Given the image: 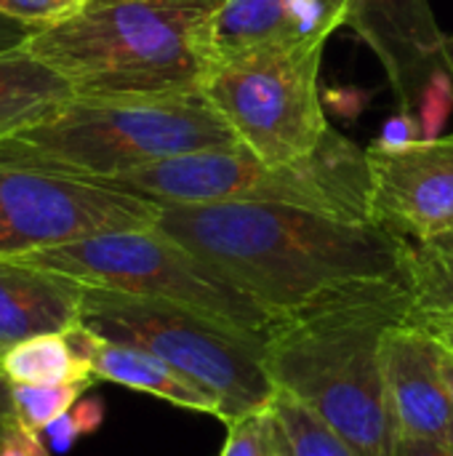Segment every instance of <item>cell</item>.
Instances as JSON below:
<instances>
[{
  "mask_svg": "<svg viewBox=\"0 0 453 456\" xmlns=\"http://www.w3.org/2000/svg\"><path fill=\"white\" fill-rule=\"evenodd\" d=\"M155 227L211 262L270 318L339 286L403 273V238L294 206L166 203Z\"/></svg>",
  "mask_w": 453,
  "mask_h": 456,
  "instance_id": "obj_1",
  "label": "cell"
},
{
  "mask_svg": "<svg viewBox=\"0 0 453 456\" xmlns=\"http://www.w3.org/2000/svg\"><path fill=\"white\" fill-rule=\"evenodd\" d=\"M403 273L339 286L304 307L272 318L262 361L275 390L323 417L358 456H384L382 347L390 329L411 321Z\"/></svg>",
  "mask_w": 453,
  "mask_h": 456,
  "instance_id": "obj_2",
  "label": "cell"
},
{
  "mask_svg": "<svg viewBox=\"0 0 453 456\" xmlns=\"http://www.w3.org/2000/svg\"><path fill=\"white\" fill-rule=\"evenodd\" d=\"M235 147L238 136L200 88L168 96H72L3 136L0 166L107 182L168 158Z\"/></svg>",
  "mask_w": 453,
  "mask_h": 456,
  "instance_id": "obj_3",
  "label": "cell"
},
{
  "mask_svg": "<svg viewBox=\"0 0 453 456\" xmlns=\"http://www.w3.org/2000/svg\"><path fill=\"white\" fill-rule=\"evenodd\" d=\"M222 0H91L69 21L24 43L75 96H168L198 91V32Z\"/></svg>",
  "mask_w": 453,
  "mask_h": 456,
  "instance_id": "obj_4",
  "label": "cell"
},
{
  "mask_svg": "<svg viewBox=\"0 0 453 456\" xmlns=\"http://www.w3.org/2000/svg\"><path fill=\"white\" fill-rule=\"evenodd\" d=\"M96 184L133 192L160 206L270 203L347 222H371V171L366 150L334 128H328L312 155L291 163H267L246 147L203 150Z\"/></svg>",
  "mask_w": 453,
  "mask_h": 456,
  "instance_id": "obj_5",
  "label": "cell"
},
{
  "mask_svg": "<svg viewBox=\"0 0 453 456\" xmlns=\"http://www.w3.org/2000/svg\"><path fill=\"white\" fill-rule=\"evenodd\" d=\"M80 323L104 339L144 347L166 361L222 406L219 419L224 425L267 409L275 395L262 361L264 334L243 331L168 302L88 286Z\"/></svg>",
  "mask_w": 453,
  "mask_h": 456,
  "instance_id": "obj_6",
  "label": "cell"
},
{
  "mask_svg": "<svg viewBox=\"0 0 453 456\" xmlns=\"http://www.w3.org/2000/svg\"><path fill=\"white\" fill-rule=\"evenodd\" d=\"M21 259L69 275L88 289L168 302L243 331L267 334L272 323L243 289L158 227L101 232Z\"/></svg>",
  "mask_w": 453,
  "mask_h": 456,
  "instance_id": "obj_7",
  "label": "cell"
},
{
  "mask_svg": "<svg viewBox=\"0 0 453 456\" xmlns=\"http://www.w3.org/2000/svg\"><path fill=\"white\" fill-rule=\"evenodd\" d=\"M334 32L291 37L208 69L203 96L232 128L240 147L267 163L312 155L328 134L320 96L326 43Z\"/></svg>",
  "mask_w": 453,
  "mask_h": 456,
  "instance_id": "obj_8",
  "label": "cell"
},
{
  "mask_svg": "<svg viewBox=\"0 0 453 456\" xmlns=\"http://www.w3.org/2000/svg\"><path fill=\"white\" fill-rule=\"evenodd\" d=\"M160 203L61 174L0 166V256L155 227Z\"/></svg>",
  "mask_w": 453,
  "mask_h": 456,
  "instance_id": "obj_9",
  "label": "cell"
},
{
  "mask_svg": "<svg viewBox=\"0 0 453 456\" xmlns=\"http://www.w3.org/2000/svg\"><path fill=\"white\" fill-rule=\"evenodd\" d=\"M366 158L371 224L414 243L453 232V134L400 150L371 144Z\"/></svg>",
  "mask_w": 453,
  "mask_h": 456,
  "instance_id": "obj_10",
  "label": "cell"
},
{
  "mask_svg": "<svg viewBox=\"0 0 453 456\" xmlns=\"http://www.w3.org/2000/svg\"><path fill=\"white\" fill-rule=\"evenodd\" d=\"M344 27L376 53L409 112L435 75H453V40L430 0H344Z\"/></svg>",
  "mask_w": 453,
  "mask_h": 456,
  "instance_id": "obj_11",
  "label": "cell"
},
{
  "mask_svg": "<svg viewBox=\"0 0 453 456\" xmlns=\"http://www.w3.org/2000/svg\"><path fill=\"white\" fill-rule=\"evenodd\" d=\"M384 411L390 436L425 438L453 449V398L443 377V347L406 321L387 331L382 347Z\"/></svg>",
  "mask_w": 453,
  "mask_h": 456,
  "instance_id": "obj_12",
  "label": "cell"
},
{
  "mask_svg": "<svg viewBox=\"0 0 453 456\" xmlns=\"http://www.w3.org/2000/svg\"><path fill=\"white\" fill-rule=\"evenodd\" d=\"M85 286L21 256H0V347L80 323Z\"/></svg>",
  "mask_w": 453,
  "mask_h": 456,
  "instance_id": "obj_13",
  "label": "cell"
},
{
  "mask_svg": "<svg viewBox=\"0 0 453 456\" xmlns=\"http://www.w3.org/2000/svg\"><path fill=\"white\" fill-rule=\"evenodd\" d=\"M85 350H88L93 377L99 382L123 385L128 390L147 393L152 398H160L187 411L208 414L216 419L222 417V406L206 390L184 379L179 371H174L166 361L147 353L144 347L112 342L85 329Z\"/></svg>",
  "mask_w": 453,
  "mask_h": 456,
  "instance_id": "obj_14",
  "label": "cell"
},
{
  "mask_svg": "<svg viewBox=\"0 0 453 456\" xmlns=\"http://www.w3.org/2000/svg\"><path fill=\"white\" fill-rule=\"evenodd\" d=\"M302 37L288 11V0H222L198 32L203 75L224 61L259 48Z\"/></svg>",
  "mask_w": 453,
  "mask_h": 456,
  "instance_id": "obj_15",
  "label": "cell"
},
{
  "mask_svg": "<svg viewBox=\"0 0 453 456\" xmlns=\"http://www.w3.org/2000/svg\"><path fill=\"white\" fill-rule=\"evenodd\" d=\"M72 96L69 83L24 43L0 51V139L45 118Z\"/></svg>",
  "mask_w": 453,
  "mask_h": 456,
  "instance_id": "obj_16",
  "label": "cell"
},
{
  "mask_svg": "<svg viewBox=\"0 0 453 456\" xmlns=\"http://www.w3.org/2000/svg\"><path fill=\"white\" fill-rule=\"evenodd\" d=\"M0 374L21 385H69L96 379L85 350V326L77 323L67 331L40 334L5 347L0 355Z\"/></svg>",
  "mask_w": 453,
  "mask_h": 456,
  "instance_id": "obj_17",
  "label": "cell"
},
{
  "mask_svg": "<svg viewBox=\"0 0 453 456\" xmlns=\"http://www.w3.org/2000/svg\"><path fill=\"white\" fill-rule=\"evenodd\" d=\"M403 278L414 305L411 315L453 310V232L406 240Z\"/></svg>",
  "mask_w": 453,
  "mask_h": 456,
  "instance_id": "obj_18",
  "label": "cell"
},
{
  "mask_svg": "<svg viewBox=\"0 0 453 456\" xmlns=\"http://www.w3.org/2000/svg\"><path fill=\"white\" fill-rule=\"evenodd\" d=\"M278 456H358L339 433L291 393L275 390L270 401Z\"/></svg>",
  "mask_w": 453,
  "mask_h": 456,
  "instance_id": "obj_19",
  "label": "cell"
},
{
  "mask_svg": "<svg viewBox=\"0 0 453 456\" xmlns=\"http://www.w3.org/2000/svg\"><path fill=\"white\" fill-rule=\"evenodd\" d=\"M96 379L69 382V385H21L11 382V403L19 425L43 433L53 419L67 414L91 387Z\"/></svg>",
  "mask_w": 453,
  "mask_h": 456,
  "instance_id": "obj_20",
  "label": "cell"
},
{
  "mask_svg": "<svg viewBox=\"0 0 453 456\" xmlns=\"http://www.w3.org/2000/svg\"><path fill=\"white\" fill-rule=\"evenodd\" d=\"M219 456H278V438L270 406L227 422V438Z\"/></svg>",
  "mask_w": 453,
  "mask_h": 456,
  "instance_id": "obj_21",
  "label": "cell"
},
{
  "mask_svg": "<svg viewBox=\"0 0 453 456\" xmlns=\"http://www.w3.org/2000/svg\"><path fill=\"white\" fill-rule=\"evenodd\" d=\"M104 422V403L99 398H80L67 414L53 419L40 436L51 454H67L80 438L93 436Z\"/></svg>",
  "mask_w": 453,
  "mask_h": 456,
  "instance_id": "obj_22",
  "label": "cell"
},
{
  "mask_svg": "<svg viewBox=\"0 0 453 456\" xmlns=\"http://www.w3.org/2000/svg\"><path fill=\"white\" fill-rule=\"evenodd\" d=\"M91 0H0V16L27 27L32 35L77 16Z\"/></svg>",
  "mask_w": 453,
  "mask_h": 456,
  "instance_id": "obj_23",
  "label": "cell"
},
{
  "mask_svg": "<svg viewBox=\"0 0 453 456\" xmlns=\"http://www.w3.org/2000/svg\"><path fill=\"white\" fill-rule=\"evenodd\" d=\"M422 126L417 123V118L409 112V110H403V112H398L395 118H390L384 126H382V134H379V139L374 142V147H382V150H400V147H409V144H414V142H419L422 139V131H419Z\"/></svg>",
  "mask_w": 453,
  "mask_h": 456,
  "instance_id": "obj_24",
  "label": "cell"
},
{
  "mask_svg": "<svg viewBox=\"0 0 453 456\" xmlns=\"http://www.w3.org/2000/svg\"><path fill=\"white\" fill-rule=\"evenodd\" d=\"M0 456H51V449L45 446L40 433H35L24 425H16L11 430V436L5 438Z\"/></svg>",
  "mask_w": 453,
  "mask_h": 456,
  "instance_id": "obj_25",
  "label": "cell"
},
{
  "mask_svg": "<svg viewBox=\"0 0 453 456\" xmlns=\"http://www.w3.org/2000/svg\"><path fill=\"white\" fill-rule=\"evenodd\" d=\"M384 456H453V449L425 441V438H406V436H390Z\"/></svg>",
  "mask_w": 453,
  "mask_h": 456,
  "instance_id": "obj_26",
  "label": "cell"
},
{
  "mask_svg": "<svg viewBox=\"0 0 453 456\" xmlns=\"http://www.w3.org/2000/svg\"><path fill=\"white\" fill-rule=\"evenodd\" d=\"M411 323H417V326H422L425 331H430L446 350H451L453 353V310L411 315Z\"/></svg>",
  "mask_w": 453,
  "mask_h": 456,
  "instance_id": "obj_27",
  "label": "cell"
},
{
  "mask_svg": "<svg viewBox=\"0 0 453 456\" xmlns=\"http://www.w3.org/2000/svg\"><path fill=\"white\" fill-rule=\"evenodd\" d=\"M16 425H19V419L13 414V403H11V379L0 374V449Z\"/></svg>",
  "mask_w": 453,
  "mask_h": 456,
  "instance_id": "obj_28",
  "label": "cell"
},
{
  "mask_svg": "<svg viewBox=\"0 0 453 456\" xmlns=\"http://www.w3.org/2000/svg\"><path fill=\"white\" fill-rule=\"evenodd\" d=\"M29 35L32 32L27 27H21V24L11 21L5 16H0V51H8V48H16V45L27 43Z\"/></svg>",
  "mask_w": 453,
  "mask_h": 456,
  "instance_id": "obj_29",
  "label": "cell"
},
{
  "mask_svg": "<svg viewBox=\"0 0 453 456\" xmlns=\"http://www.w3.org/2000/svg\"><path fill=\"white\" fill-rule=\"evenodd\" d=\"M443 347V345H441ZM443 377H446V382H449V390H451V398H453V353L451 350H446L443 347Z\"/></svg>",
  "mask_w": 453,
  "mask_h": 456,
  "instance_id": "obj_30",
  "label": "cell"
},
{
  "mask_svg": "<svg viewBox=\"0 0 453 456\" xmlns=\"http://www.w3.org/2000/svg\"><path fill=\"white\" fill-rule=\"evenodd\" d=\"M0 355H3V347H0Z\"/></svg>",
  "mask_w": 453,
  "mask_h": 456,
  "instance_id": "obj_31",
  "label": "cell"
}]
</instances>
